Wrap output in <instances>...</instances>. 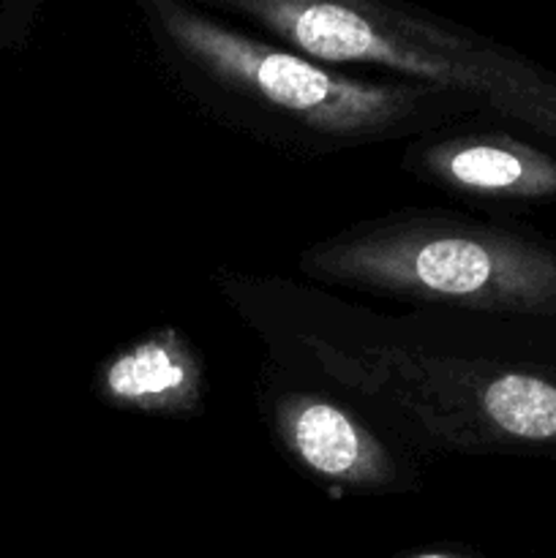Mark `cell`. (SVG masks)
<instances>
[{"mask_svg": "<svg viewBox=\"0 0 556 558\" xmlns=\"http://www.w3.org/2000/svg\"><path fill=\"white\" fill-rule=\"evenodd\" d=\"M401 167L461 199H556V156L507 131L463 123L431 131L409 142Z\"/></svg>", "mask_w": 556, "mask_h": 558, "instance_id": "obj_6", "label": "cell"}, {"mask_svg": "<svg viewBox=\"0 0 556 558\" xmlns=\"http://www.w3.org/2000/svg\"><path fill=\"white\" fill-rule=\"evenodd\" d=\"M322 65H371L458 93L556 142V76L521 54L382 0H216Z\"/></svg>", "mask_w": 556, "mask_h": 558, "instance_id": "obj_4", "label": "cell"}, {"mask_svg": "<svg viewBox=\"0 0 556 558\" xmlns=\"http://www.w3.org/2000/svg\"><path fill=\"white\" fill-rule=\"evenodd\" d=\"M409 558H480V556L463 554V550H428V554H418Z\"/></svg>", "mask_w": 556, "mask_h": 558, "instance_id": "obj_8", "label": "cell"}, {"mask_svg": "<svg viewBox=\"0 0 556 558\" xmlns=\"http://www.w3.org/2000/svg\"><path fill=\"white\" fill-rule=\"evenodd\" d=\"M309 281L425 311L556 319V248L445 210L365 218L298 256Z\"/></svg>", "mask_w": 556, "mask_h": 558, "instance_id": "obj_3", "label": "cell"}, {"mask_svg": "<svg viewBox=\"0 0 556 558\" xmlns=\"http://www.w3.org/2000/svg\"><path fill=\"white\" fill-rule=\"evenodd\" d=\"M287 376L338 392L412 450H556V371L467 341L463 316H382L270 278L221 281Z\"/></svg>", "mask_w": 556, "mask_h": 558, "instance_id": "obj_1", "label": "cell"}, {"mask_svg": "<svg viewBox=\"0 0 556 558\" xmlns=\"http://www.w3.org/2000/svg\"><path fill=\"white\" fill-rule=\"evenodd\" d=\"M167 60L216 123L300 156L360 150L463 123L480 112L458 93L368 80L232 31L180 0H145Z\"/></svg>", "mask_w": 556, "mask_h": 558, "instance_id": "obj_2", "label": "cell"}, {"mask_svg": "<svg viewBox=\"0 0 556 558\" xmlns=\"http://www.w3.org/2000/svg\"><path fill=\"white\" fill-rule=\"evenodd\" d=\"M259 407L283 458L325 488L387 496L423 485L407 445L327 387L276 374L262 387Z\"/></svg>", "mask_w": 556, "mask_h": 558, "instance_id": "obj_5", "label": "cell"}, {"mask_svg": "<svg viewBox=\"0 0 556 558\" xmlns=\"http://www.w3.org/2000/svg\"><path fill=\"white\" fill-rule=\"evenodd\" d=\"M93 390L107 407L147 417H194L205 403V365L194 343L174 327L109 354L93 374Z\"/></svg>", "mask_w": 556, "mask_h": 558, "instance_id": "obj_7", "label": "cell"}]
</instances>
